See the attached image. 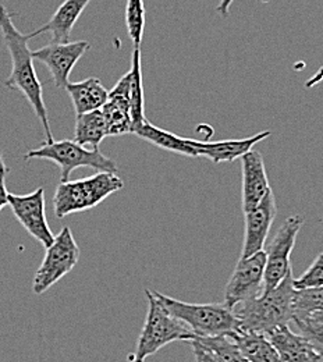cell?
Here are the masks:
<instances>
[{"instance_id": "8", "label": "cell", "mask_w": 323, "mask_h": 362, "mask_svg": "<svg viewBox=\"0 0 323 362\" xmlns=\"http://www.w3.org/2000/svg\"><path fill=\"white\" fill-rule=\"evenodd\" d=\"M304 226V219L298 215L287 218L276 231L271 244L268 245L264 291H271L291 272L290 257L294 250L298 233Z\"/></svg>"}, {"instance_id": "1", "label": "cell", "mask_w": 323, "mask_h": 362, "mask_svg": "<svg viewBox=\"0 0 323 362\" xmlns=\"http://www.w3.org/2000/svg\"><path fill=\"white\" fill-rule=\"evenodd\" d=\"M0 33L13 62L11 73L4 81V87L8 90H20L27 98L44 127L47 139L45 144H52L54 142V138L49 124L44 90L34 69L33 50L28 47L31 37L30 34H21L16 28L10 13L3 4H0Z\"/></svg>"}, {"instance_id": "6", "label": "cell", "mask_w": 323, "mask_h": 362, "mask_svg": "<svg viewBox=\"0 0 323 362\" xmlns=\"http://www.w3.org/2000/svg\"><path fill=\"white\" fill-rule=\"evenodd\" d=\"M25 160L44 159L53 162L60 168L61 181L70 180L71 173L78 168H91L96 172L119 173L114 160L103 155L99 149H91L78 145L76 141L63 139L52 144H44L37 149H31L24 155Z\"/></svg>"}, {"instance_id": "17", "label": "cell", "mask_w": 323, "mask_h": 362, "mask_svg": "<svg viewBox=\"0 0 323 362\" xmlns=\"http://www.w3.org/2000/svg\"><path fill=\"white\" fill-rule=\"evenodd\" d=\"M90 3L91 0H64L45 25L30 33L31 40L41 34H50L53 44L69 42L76 23Z\"/></svg>"}, {"instance_id": "27", "label": "cell", "mask_w": 323, "mask_h": 362, "mask_svg": "<svg viewBox=\"0 0 323 362\" xmlns=\"http://www.w3.org/2000/svg\"><path fill=\"white\" fill-rule=\"evenodd\" d=\"M293 286L295 290L323 287V252L314 259L311 267L298 279H294Z\"/></svg>"}, {"instance_id": "20", "label": "cell", "mask_w": 323, "mask_h": 362, "mask_svg": "<svg viewBox=\"0 0 323 362\" xmlns=\"http://www.w3.org/2000/svg\"><path fill=\"white\" fill-rule=\"evenodd\" d=\"M231 339L249 362H283L265 334L231 333Z\"/></svg>"}, {"instance_id": "4", "label": "cell", "mask_w": 323, "mask_h": 362, "mask_svg": "<svg viewBox=\"0 0 323 362\" xmlns=\"http://www.w3.org/2000/svg\"><path fill=\"white\" fill-rule=\"evenodd\" d=\"M170 315L183 322L196 337H213L240 332V320L225 304L184 303L153 291Z\"/></svg>"}, {"instance_id": "7", "label": "cell", "mask_w": 323, "mask_h": 362, "mask_svg": "<svg viewBox=\"0 0 323 362\" xmlns=\"http://www.w3.org/2000/svg\"><path fill=\"white\" fill-rule=\"evenodd\" d=\"M80 259V248L70 227H63L45 251L44 261L33 280V291L37 296L47 293L59 280L73 271Z\"/></svg>"}, {"instance_id": "16", "label": "cell", "mask_w": 323, "mask_h": 362, "mask_svg": "<svg viewBox=\"0 0 323 362\" xmlns=\"http://www.w3.org/2000/svg\"><path fill=\"white\" fill-rule=\"evenodd\" d=\"M271 132H261L255 136L241 139H223V141H198L195 139V148L198 152V158H206L213 163L233 162L235 159H241L245 153L254 149V146L268 136Z\"/></svg>"}, {"instance_id": "10", "label": "cell", "mask_w": 323, "mask_h": 362, "mask_svg": "<svg viewBox=\"0 0 323 362\" xmlns=\"http://www.w3.org/2000/svg\"><path fill=\"white\" fill-rule=\"evenodd\" d=\"M8 206L16 219L31 237L41 243L45 250L52 245L54 235L47 223L44 187H40L27 195L8 194Z\"/></svg>"}, {"instance_id": "26", "label": "cell", "mask_w": 323, "mask_h": 362, "mask_svg": "<svg viewBox=\"0 0 323 362\" xmlns=\"http://www.w3.org/2000/svg\"><path fill=\"white\" fill-rule=\"evenodd\" d=\"M293 323L298 333L308 339L321 353H323V322L314 317H294Z\"/></svg>"}, {"instance_id": "32", "label": "cell", "mask_w": 323, "mask_h": 362, "mask_svg": "<svg viewBox=\"0 0 323 362\" xmlns=\"http://www.w3.org/2000/svg\"><path fill=\"white\" fill-rule=\"evenodd\" d=\"M311 317H314L315 319H318V320L323 322V313L322 314H314V315H311Z\"/></svg>"}, {"instance_id": "3", "label": "cell", "mask_w": 323, "mask_h": 362, "mask_svg": "<svg viewBox=\"0 0 323 362\" xmlns=\"http://www.w3.org/2000/svg\"><path fill=\"white\" fill-rule=\"evenodd\" d=\"M123 188L124 181L119 175L103 172L80 180L60 181L53 195V212L56 218L63 219L93 209Z\"/></svg>"}, {"instance_id": "5", "label": "cell", "mask_w": 323, "mask_h": 362, "mask_svg": "<svg viewBox=\"0 0 323 362\" xmlns=\"http://www.w3.org/2000/svg\"><path fill=\"white\" fill-rule=\"evenodd\" d=\"M145 294L148 298V314L139 334L133 362L145 361L170 343L195 339L183 322L170 315L153 291L145 290Z\"/></svg>"}, {"instance_id": "24", "label": "cell", "mask_w": 323, "mask_h": 362, "mask_svg": "<svg viewBox=\"0 0 323 362\" xmlns=\"http://www.w3.org/2000/svg\"><path fill=\"white\" fill-rule=\"evenodd\" d=\"M323 313V287L294 291V317H307Z\"/></svg>"}, {"instance_id": "19", "label": "cell", "mask_w": 323, "mask_h": 362, "mask_svg": "<svg viewBox=\"0 0 323 362\" xmlns=\"http://www.w3.org/2000/svg\"><path fill=\"white\" fill-rule=\"evenodd\" d=\"M66 90L73 102L76 116L100 110L109 99V90L103 87L100 80L93 77L80 83H69Z\"/></svg>"}, {"instance_id": "33", "label": "cell", "mask_w": 323, "mask_h": 362, "mask_svg": "<svg viewBox=\"0 0 323 362\" xmlns=\"http://www.w3.org/2000/svg\"><path fill=\"white\" fill-rule=\"evenodd\" d=\"M317 362H323V353H319V357H318Z\"/></svg>"}, {"instance_id": "21", "label": "cell", "mask_w": 323, "mask_h": 362, "mask_svg": "<svg viewBox=\"0 0 323 362\" xmlns=\"http://www.w3.org/2000/svg\"><path fill=\"white\" fill-rule=\"evenodd\" d=\"M109 136L102 110L80 115L76 119L74 141L86 148L99 149V144Z\"/></svg>"}, {"instance_id": "18", "label": "cell", "mask_w": 323, "mask_h": 362, "mask_svg": "<svg viewBox=\"0 0 323 362\" xmlns=\"http://www.w3.org/2000/svg\"><path fill=\"white\" fill-rule=\"evenodd\" d=\"M133 134L139 136L141 139L173 153H179L188 158H198V152L195 148V139L176 136L170 132H166L160 127L153 126L148 120L141 123L139 127L133 132Z\"/></svg>"}, {"instance_id": "9", "label": "cell", "mask_w": 323, "mask_h": 362, "mask_svg": "<svg viewBox=\"0 0 323 362\" xmlns=\"http://www.w3.org/2000/svg\"><path fill=\"white\" fill-rule=\"evenodd\" d=\"M266 254L261 251L248 258H240L225 290V305L234 310L237 305L259 297L264 293Z\"/></svg>"}, {"instance_id": "31", "label": "cell", "mask_w": 323, "mask_h": 362, "mask_svg": "<svg viewBox=\"0 0 323 362\" xmlns=\"http://www.w3.org/2000/svg\"><path fill=\"white\" fill-rule=\"evenodd\" d=\"M8 173V168L4 163V158H3V152L0 151V176L7 175Z\"/></svg>"}, {"instance_id": "29", "label": "cell", "mask_w": 323, "mask_h": 362, "mask_svg": "<svg viewBox=\"0 0 323 362\" xmlns=\"http://www.w3.org/2000/svg\"><path fill=\"white\" fill-rule=\"evenodd\" d=\"M8 191L6 188V175L0 176V211L8 205Z\"/></svg>"}, {"instance_id": "2", "label": "cell", "mask_w": 323, "mask_h": 362, "mask_svg": "<svg viewBox=\"0 0 323 362\" xmlns=\"http://www.w3.org/2000/svg\"><path fill=\"white\" fill-rule=\"evenodd\" d=\"M294 276L293 271L271 291L237 305L233 313L240 320V332L268 334L294 319Z\"/></svg>"}, {"instance_id": "14", "label": "cell", "mask_w": 323, "mask_h": 362, "mask_svg": "<svg viewBox=\"0 0 323 362\" xmlns=\"http://www.w3.org/2000/svg\"><path fill=\"white\" fill-rule=\"evenodd\" d=\"M130 87L131 74L129 71L109 92V99L100 109L109 136H123L131 133L133 122L130 115Z\"/></svg>"}, {"instance_id": "22", "label": "cell", "mask_w": 323, "mask_h": 362, "mask_svg": "<svg viewBox=\"0 0 323 362\" xmlns=\"http://www.w3.org/2000/svg\"><path fill=\"white\" fill-rule=\"evenodd\" d=\"M131 87H130V115H131V134L143 123L145 112H143V86H142V67H141V47L134 49L131 54Z\"/></svg>"}, {"instance_id": "28", "label": "cell", "mask_w": 323, "mask_h": 362, "mask_svg": "<svg viewBox=\"0 0 323 362\" xmlns=\"http://www.w3.org/2000/svg\"><path fill=\"white\" fill-rule=\"evenodd\" d=\"M194 350V357L195 362H223V360L216 356L212 350L206 349L205 346H202L199 341L196 340H189L188 341Z\"/></svg>"}, {"instance_id": "13", "label": "cell", "mask_w": 323, "mask_h": 362, "mask_svg": "<svg viewBox=\"0 0 323 362\" xmlns=\"http://www.w3.org/2000/svg\"><path fill=\"white\" fill-rule=\"evenodd\" d=\"M241 205L242 214L257 208L271 191L264 158L258 151H249L241 158Z\"/></svg>"}, {"instance_id": "12", "label": "cell", "mask_w": 323, "mask_h": 362, "mask_svg": "<svg viewBox=\"0 0 323 362\" xmlns=\"http://www.w3.org/2000/svg\"><path fill=\"white\" fill-rule=\"evenodd\" d=\"M277 215L276 199L271 189L264 201L252 211L244 214V243L240 258L252 257L264 251L266 238Z\"/></svg>"}, {"instance_id": "25", "label": "cell", "mask_w": 323, "mask_h": 362, "mask_svg": "<svg viewBox=\"0 0 323 362\" xmlns=\"http://www.w3.org/2000/svg\"><path fill=\"white\" fill-rule=\"evenodd\" d=\"M126 25L134 49L141 47L145 27V4L143 0H127L126 3Z\"/></svg>"}, {"instance_id": "23", "label": "cell", "mask_w": 323, "mask_h": 362, "mask_svg": "<svg viewBox=\"0 0 323 362\" xmlns=\"http://www.w3.org/2000/svg\"><path fill=\"white\" fill-rule=\"evenodd\" d=\"M199 341L206 349L212 350L216 356H219L223 362H249L241 353L238 346L234 343L230 334L213 336V337H196L194 339Z\"/></svg>"}, {"instance_id": "11", "label": "cell", "mask_w": 323, "mask_h": 362, "mask_svg": "<svg viewBox=\"0 0 323 362\" xmlns=\"http://www.w3.org/2000/svg\"><path fill=\"white\" fill-rule=\"evenodd\" d=\"M88 41H76L66 44H49L33 52V59L47 66L54 87L66 90L70 73L77 62L90 49Z\"/></svg>"}, {"instance_id": "30", "label": "cell", "mask_w": 323, "mask_h": 362, "mask_svg": "<svg viewBox=\"0 0 323 362\" xmlns=\"http://www.w3.org/2000/svg\"><path fill=\"white\" fill-rule=\"evenodd\" d=\"M234 0H221L218 7H216V11L222 16V17H226L230 11L231 4H233Z\"/></svg>"}, {"instance_id": "15", "label": "cell", "mask_w": 323, "mask_h": 362, "mask_svg": "<svg viewBox=\"0 0 323 362\" xmlns=\"http://www.w3.org/2000/svg\"><path fill=\"white\" fill-rule=\"evenodd\" d=\"M283 362H317L319 350L304 336L293 332L288 325L265 334Z\"/></svg>"}]
</instances>
